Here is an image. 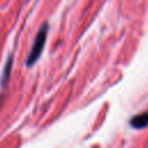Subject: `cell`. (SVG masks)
<instances>
[{
    "label": "cell",
    "instance_id": "1",
    "mask_svg": "<svg viewBox=\"0 0 148 148\" xmlns=\"http://www.w3.org/2000/svg\"><path fill=\"white\" fill-rule=\"evenodd\" d=\"M46 32H47V27H46V24H44L40 28V30L38 31L37 36L35 38L32 49H31V51L29 53V57H28V60H27V65L28 66H31L39 58V56H40V53L43 51L45 40H46Z\"/></svg>",
    "mask_w": 148,
    "mask_h": 148
},
{
    "label": "cell",
    "instance_id": "2",
    "mask_svg": "<svg viewBox=\"0 0 148 148\" xmlns=\"http://www.w3.org/2000/svg\"><path fill=\"white\" fill-rule=\"evenodd\" d=\"M131 125L135 128H143L148 125V112L145 113H140L135 117L132 118L131 120Z\"/></svg>",
    "mask_w": 148,
    "mask_h": 148
}]
</instances>
